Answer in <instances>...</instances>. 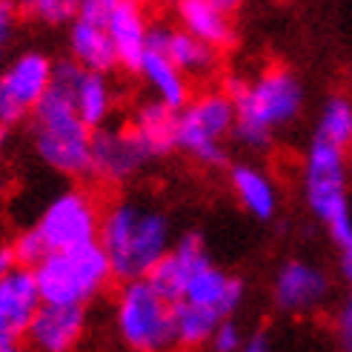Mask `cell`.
Segmentation results:
<instances>
[{"label":"cell","mask_w":352,"mask_h":352,"mask_svg":"<svg viewBox=\"0 0 352 352\" xmlns=\"http://www.w3.org/2000/svg\"><path fill=\"white\" fill-rule=\"evenodd\" d=\"M223 92L235 103L232 138L246 149H267L275 132L287 129L304 109V86L284 66H270L255 78L230 75Z\"/></svg>","instance_id":"1"},{"label":"cell","mask_w":352,"mask_h":352,"mask_svg":"<svg viewBox=\"0 0 352 352\" xmlns=\"http://www.w3.org/2000/svg\"><path fill=\"white\" fill-rule=\"evenodd\" d=\"M98 243L107 252L115 278H120L123 284L144 280L175 246L172 221L157 206L115 201L103 209Z\"/></svg>","instance_id":"2"},{"label":"cell","mask_w":352,"mask_h":352,"mask_svg":"<svg viewBox=\"0 0 352 352\" xmlns=\"http://www.w3.org/2000/svg\"><path fill=\"white\" fill-rule=\"evenodd\" d=\"M92 129L63 95L52 89L32 115V144L41 161L66 178L92 175Z\"/></svg>","instance_id":"3"},{"label":"cell","mask_w":352,"mask_h":352,"mask_svg":"<svg viewBox=\"0 0 352 352\" xmlns=\"http://www.w3.org/2000/svg\"><path fill=\"white\" fill-rule=\"evenodd\" d=\"M34 278H38L43 304L86 309V304H92L109 287L115 272L100 243H92L80 250L46 255L34 267Z\"/></svg>","instance_id":"4"},{"label":"cell","mask_w":352,"mask_h":352,"mask_svg":"<svg viewBox=\"0 0 352 352\" xmlns=\"http://www.w3.org/2000/svg\"><path fill=\"white\" fill-rule=\"evenodd\" d=\"M115 329L132 352H178L172 304L149 280H129L115 295Z\"/></svg>","instance_id":"5"},{"label":"cell","mask_w":352,"mask_h":352,"mask_svg":"<svg viewBox=\"0 0 352 352\" xmlns=\"http://www.w3.org/2000/svg\"><path fill=\"white\" fill-rule=\"evenodd\" d=\"M235 132V103L223 89H204L178 112V149L204 166L226 161V138Z\"/></svg>","instance_id":"6"},{"label":"cell","mask_w":352,"mask_h":352,"mask_svg":"<svg viewBox=\"0 0 352 352\" xmlns=\"http://www.w3.org/2000/svg\"><path fill=\"white\" fill-rule=\"evenodd\" d=\"M103 209L89 189L72 186L55 195L34 223V232L41 235L46 252H69L80 246H92L100 238Z\"/></svg>","instance_id":"7"},{"label":"cell","mask_w":352,"mask_h":352,"mask_svg":"<svg viewBox=\"0 0 352 352\" xmlns=\"http://www.w3.org/2000/svg\"><path fill=\"white\" fill-rule=\"evenodd\" d=\"M349 157L346 152L312 140V146L304 155V195L312 215L324 226H332L352 215L349 209Z\"/></svg>","instance_id":"8"},{"label":"cell","mask_w":352,"mask_h":352,"mask_svg":"<svg viewBox=\"0 0 352 352\" xmlns=\"http://www.w3.org/2000/svg\"><path fill=\"white\" fill-rule=\"evenodd\" d=\"M55 63L38 49L21 52L0 72V126L9 129L38 112L43 98L52 92Z\"/></svg>","instance_id":"9"},{"label":"cell","mask_w":352,"mask_h":352,"mask_svg":"<svg viewBox=\"0 0 352 352\" xmlns=\"http://www.w3.org/2000/svg\"><path fill=\"white\" fill-rule=\"evenodd\" d=\"M52 89L72 103L78 118L92 132L107 126V120L115 109V89H112V80L107 75L80 69L72 60H60V63H55Z\"/></svg>","instance_id":"10"},{"label":"cell","mask_w":352,"mask_h":352,"mask_svg":"<svg viewBox=\"0 0 352 352\" xmlns=\"http://www.w3.org/2000/svg\"><path fill=\"white\" fill-rule=\"evenodd\" d=\"M43 307L34 270L14 267L0 280V346L23 344Z\"/></svg>","instance_id":"11"},{"label":"cell","mask_w":352,"mask_h":352,"mask_svg":"<svg viewBox=\"0 0 352 352\" xmlns=\"http://www.w3.org/2000/svg\"><path fill=\"white\" fill-rule=\"evenodd\" d=\"M69 60L100 75L118 66L115 46L100 14V0H86L78 6V17L69 23Z\"/></svg>","instance_id":"12"},{"label":"cell","mask_w":352,"mask_h":352,"mask_svg":"<svg viewBox=\"0 0 352 352\" xmlns=\"http://www.w3.org/2000/svg\"><path fill=\"white\" fill-rule=\"evenodd\" d=\"M100 14L115 46L118 66L138 72L140 63H144V55L149 52L152 34V23L144 6L132 3V0H100Z\"/></svg>","instance_id":"13"},{"label":"cell","mask_w":352,"mask_h":352,"mask_svg":"<svg viewBox=\"0 0 352 352\" xmlns=\"http://www.w3.org/2000/svg\"><path fill=\"white\" fill-rule=\"evenodd\" d=\"M329 298V278L321 267L292 258L275 272L272 304L287 315H307Z\"/></svg>","instance_id":"14"},{"label":"cell","mask_w":352,"mask_h":352,"mask_svg":"<svg viewBox=\"0 0 352 352\" xmlns=\"http://www.w3.org/2000/svg\"><path fill=\"white\" fill-rule=\"evenodd\" d=\"M146 161L129 126H103L92 135V178L103 184H126Z\"/></svg>","instance_id":"15"},{"label":"cell","mask_w":352,"mask_h":352,"mask_svg":"<svg viewBox=\"0 0 352 352\" xmlns=\"http://www.w3.org/2000/svg\"><path fill=\"white\" fill-rule=\"evenodd\" d=\"M178 304L201 307V309L215 312L218 318L230 321L235 309L243 304V280L221 270L218 263H212V258H209L206 263H201V267L192 272V278L186 280V287L178 298Z\"/></svg>","instance_id":"16"},{"label":"cell","mask_w":352,"mask_h":352,"mask_svg":"<svg viewBox=\"0 0 352 352\" xmlns=\"http://www.w3.org/2000/svg\"><path fill=\"white\" fill-rule=\"evenodd\" d=\"M149 46L166 52V58L178 66V72L189 80V78H209L215 75L218 69V49L206 46L204 41L192 38L189 32H184L181 26H172L157 21L152 23V34H149Z\"/></svg>","instance_id":"17"},{"label":"cell","mask_w":352,"mask_h":352,"mask_svg":"<svg viewBox=\"0 0 352 352\" xmlns=\"http://www.w3.org/2000/svg\"><path fill=\"white\" fill-rule=\"evenodd\" d=\"M178 26L192 38L204 41L212 49L235 43V3L226 0H181L175 6Z\"/></svg>","instance_id":"18"},{"label":"cell","mask_w":352,"mask_h":352,"mask_svg":"<svg viewBox=\"0 0 352 352\" xmlns=\"http://www.w3.org/2000/svg\"><path fill=\"white\" fill-rule=\"evenodd\" d=\"M86 332V309L43 304L29 329L32 352H75Z\"/></svg>","instance_id":"19"},{"label":"cell","mask_w":352,"mask_h":352,"mask_svg":"<svg viewBox=\"0 0 352 352\" xmlns=\"http://www.w3.org/2000/svg\"><path fill=\"white\" fill-rule=\"evenodd\" d=\"M206 261H209V252H206L204 238L198 232H186V235H181L178 241H175L169 255L161 263H157L146 280L166 298L169 304H178V298H181V292L186 287V280Z\"/></svg>","instance_id":"20"},{"label":"cell","mask_w":352,"mask_h":352,"mask_svg":"<svg viewBox=\"0 0 352 352\" xmlns=\"http://www.w3.org/2000/svg\"><path fill=\"white\" fill-rule=\"evenodd\" d=\"M129 132L146 157H161L178 149V112L164 107L161 100H144L129 118Z\"/></svg>","instance_id":"21"},{"label":"cell","mask_w":352,"mask_h":352,"mask_svg":"<svg viewBox=\"0 0 352 352\" xmlns=\"http://www.w3.org/2000/svg\"><path fill=\"white\" fill-rule=\"evenodd\" d=\"M230 186L238 204L258 221H272L278 212V186L272 175L258 164H235L230 169Z\"/></svg>","instance_id":"22"},{"label":"cell","mask_w":352,"mask_h":352,"mask_svg":"<svg viewBox=\"0 0 352 352\" xmlns=\"http://www.w3.org/2000/svg\"><path fill=\"white\" fill-rule=\"evenodd\" d=\"M138 75L146 80V86L155 92V100H161L164 107L181 112L186 103L192 100V86L189 80L178 72V66H175L166 52L149 46V52L144 55V63H140Z\"/></svg>","instance_id":"23"},{"label":"cell","mask_w":352,"mask_h":352,"mask_svg":"<svg viewBox=\"0 0 352 352\" xmlns=\"http://www.w3.org/2000/svg\"><path fill=\"white\" fill-rule=\"evenodd\" d=\"M315 140L336 146L341 152H352V98L329 95L318 112L315 123Z\"/></svg>","instance_id":"24"},{"label":"cell","mask_w":352,"mask_h":352,"mask_svg":"<svg viewBox=\"0 0 352 352\" xmlns=\"http://www.w3.org/2000/svg\"><path fill=\"white\" fill-rule=\"evenodd\" d=\"M172 312H175V336H178L181 349H198L209 344L215 329L223 324V318H218L215 312L189 304H172Z\"/></svg>","instance_id":"25"},{"label":"cell","mask_w":352,"mask_h":352,"mask_svg":"<svg viewBox=\"0 0 352 352\" xmlns=\"http://www.w3.org/2000/svg\"><path fill=\"white\" fill-rule=\"evenodd\" d=\"M78 6L72 0H32L23 6V12L43 26H66L78 17Z\"/></svg>","instance_id":"26"},{"label":"cell","mask_w":352,"mask_h":352,"mask_svg":"<svg viewBox=\"0 0 352 352\" xmlns=\"http://www.w3.org/2000/svg\"><path fill=\"white\" fill-rule=\"evenodd\" d=\"M9 246H12V255H14V261H17V267H26V270H34V267H38V263L49 255L46 246H43V241H41V235L34 232V226L23 230Z\"/></svg>","instance_id":"27"},{"label":"cell","mask_w":352,"mask_h":352,"mask_svg":"<svg viewBox=\"0 0 352 352\" xmlns=\"http://www.w3.org/2000/svg\"><path fill=\"white\" fill-rule=\"evenodd\" d=\"M327 230H329L332 241H336L338 252H341V272L352 284V215L338 221V223H332V226H327Z\"/></svg>","instance_id":"28"},{"label":"cell","mask_w":352,"mask_h":352,"mask_svg":"<svg viewBox=\"0 0 352 352\" xmlns=\"http://www.w3.org/2000/svg\"><path fill=\"white\" fill-rule=\"evenodd\" d=\"M212 349L215 352H241L243 349V344H246V338H243V332H241V327L230 318V321H223L218 329H215V336H212Z\"/></svg>","instance_id":"29"},{"label":"cell","mask_w":352,"mask_h":352,"mask_svg":"<svg viewBox=\"0 0 352 352\" xmlns=\"http://www.w3.org/2000/svg\"><path fill=\"white\" fill-rule=\"evenodd\" d=\"M14 29H17V9H14V3H3V0H0V55H3V49L12 43Z\"/></svg>","instance_id":"30"},{"label":"cell","mask_w":352,"mask_h":352,"mask_svg":"<svg viewBox=\"0 0 352 352\" xmlns=\"http://www.w3.org/2000/svg\"><path fill=\"white\" fill-rule=\"evenodd\" d=\"M338 341L344 352H352V289L344 298V307L338 312Z\"/></svg>","instance_id":"31"},{"label":"cell","mask_w":352,"mask_h":352,"mask_svg":"<svg viewBox=\"0 0 352 352\" xmlns=\"http://www.w3.org/2000/svg\"><path fill=\"white\" fill-rule=\"evenodd\" d=\"M241 352H275V346H272V341L267 336H263V332H255L252 338H246Z\"/></svg>","instance_id":"32"},{"label":"cell","mask_w":352,"mask_h":352,"mask_svg":"<svg viewBox=\"0 0 352 352\" xmlns=\"http://www.w3.org/2000/svg\"><path fill=\"white\" fill-rule=\"evenodd\" d=\"M14 267H17V261L12 255V246H0V280H3Z\"/></svg>","instance_id":"33"},{"label":"cell","mask_w":352,"mask_h":352,"mask_svg":"<svg viewBox=\"0 0 352 352\" xmlns=\"http://www.w3.org/2000/svg\"><path fill=\"white\" fill-rule=\"evenodd\" d=\"M3 352H32L29 346H23V344H9V346H0Z\"/></svg>","instance_id":"34"},{"label":"cell","mask_w":352,"mask_h":352,"mask_svg":"<svg viewBox=\"0 0 352 352\" xmlns=\"http://www.w3.org/2000/svg\"><path fill=\"white\" fill-rule=\"evenodd\" d=\"M3 138H6V129H3V126H0V146H3Z\"/></svg>","instance_id":"35"},{"label":"cell","mask_w":352,"mask_h":352,"mask_svg":"<svg viewBox=\"0 0 352 352\" xmlns=\"http://www.w3.org/2000/svg\"><path fill=\"white\" fill-rule=\"evenodd\" d=\"M0 72H3V55H0Z\"/></svg>","instance_id":"36"},{"label":"cell","mask_w":352,"mask_h":352,"mask_svg":"<svg viewBox=\"0 0 352 352\" xmlns=\"http://www.w3.org/2000/svg\"><path fill=\"white\" fill-rule=\"evenodd\" d=\"M349 83H352V63H349Z\"/></svg>","instance_id":"37"},{"label":"cell","mask_w":352,"mask_h":352,"mask_svg":"<svg viewBox=\"0 0 352 352\" xmlns=\"http://www.w3.org/2000/svg\"><path fill=\"white\" fill-rule=\"evenodd\" d=\"M0 352H3V349H0Z\"/></svg>","instance_id":"38"}]
</instances>
